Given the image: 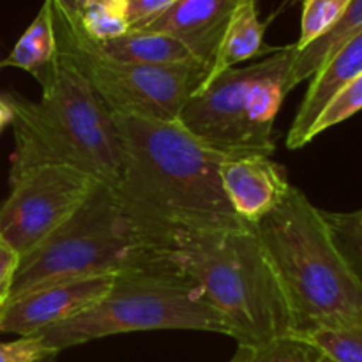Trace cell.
<instances>
[{"instance_id":"cell-8","label":"cell","mask_w":362,"mask_h":362,"mask_svg":"<svg viewBox=\"0 0 362 362\" xmlns=\"http://www.w3.org/2000/svg\"><path fill=\"white\" fill-rule=\"evenodd\" d=\"M53 25L59 46L73 57L110 113L179 122L187 99L207 76V69L198 66H141L103 57L83 32H71L55 9Z\"/></svg>"},{"instance_id":"cell-4","label":"cell","mask_w":362,"mask_h":362,"mask_svg":"<svg viewBox=\"0 0 362 362\" xmlns=\"http://www.w3.org/2000/svg\"><path fill=\"white\" fill-rule=\"evenodd\" d=\"M292 317V334L324 327H362V283L349 265L324 218L303 191L255 223Z\"/></svg>"},{"instance_id":"cell-25","label":"cell","mask_w":362,"mask_h":362,"mask_svg":"<svg viewBox=\"0 0 362 362\" xmlns=\"http://www.w3.org/2000/svg\"><path fill=\"white\" fill-rule=\"evenodd\" d=\"M20 265V255L0 240V310L9 299L14 274Z\"/></svg>"},{"instance_id":"cell-31","label":"cell","mask_w":362,"mask_h":362,"mask_svg":"<svg viewBox=\"0 0 362 362\" xmlns=\"http://www.w3.org/2000/svg\"><path fill=\"white\" fill-rule=\"evenodd\" d=\"M45 362H57L55 359H48V361H45Z\"/></svg>"},{"instance_id":"cell-18","label":"cell","mask_w":362,"mask_h":362,"mask_svg":"<svg viewBox=\"0 0 362 362\" xmlns=\"http://www.w3.org/2000/svg\"><path fill=\"white\" fill-rule=\"evenodd\" d=\"M81 32L95 42L115 39L131 30L127 0H85Z\"/></svg>"},{"instance_id":"cell-15","label":"cell","mask_w":362,"mask_h":362,"mask_svg":"<svg viewBox=\"0 0 362 362\" xmlns=\"http://www.w3.org/2000/svg\"><path fill=\"white\" fill-rule=\"evenodd\" d=\"M265 25L258 18L257 0H240L239 7L232 14L228 27L223 34L214 60L207 71L205 81H211L223 71L237 67V64L269 52L264 48Z\"/></svg>"},{"instance_id":"cell-32","label":"cell","mask_w":362,"mask_h":362,"mask_svg":"<svg viewBox=\"0 0 362 362\" xmlns=\"http://www.w3.org/2000/svg\"><path fill=\"white\" fill-rule=\"evenodd\" d=\"M0 313H2V310H0Z\"/></svg>"},{"instance_id":"cell-10","label":"cell","mask_w":362,"mask_h":362,"mask_svg":"<svg viewBox=\"0 0 362 362\" xmlns=\"http://www.w3.org/2000/svg\"><path fill=\"white\" fill-rule=\"evenodd\" d=\"M113 281L115 276L71 279L7 300L0 313V332L30 336L55 327L98 304Z\"/></svg>"},{"instance_id":"cell-6","label":"cell","mask_w":362,"mask_h":362,"mask_svg":"<svg viewBox=\"0 0 362 362\" xmlns=\"http://www.w3.org/2000/svg\"><path fill=\"white\" fill-rule=\"evenodd\" d=\"M159 329L226 334L223 320L202 290L163 264L117 274L110 292L98 304L37 334L59 354L106 336Z\"/></svg>"},{"instance_id":"cell-29","label":"cell","mask_w":362,"mask_h":362,"mask_svg":"<svg viewBox=\"0 0 362 362\" xmlns=\"http://www.w3.org/2000/svg\"><path fill=\"white\" fill-rule=\"evenodd\" d=\"M349 214H350V218L354 219V223H357V225L362 226V209L357 212H349Z\"/></svg>"},{"instance_id":"cell-5","label":"cell","mask_w":362,"mask_h":362,"mask_svg":"<svg viewBox=\"0 0 362 362\" xmlns=\"http://www.w3.org/2000/svg\"><path fill=\"white\" fill-rule=\"evenodd\" d=\"M159 267L115 187L98 184L83 205L46 240L20 258L9 299L71 279Z\"/></svg>"},{"instance_id":"cell-21","label":"cell","mask_w":362,"mask_h":362,"mask_svg":"<svg viewBox=\"0 0 362 362\" xmlns=\"http://www.w3.org/2000/svg\"><path fill=\"white\" fill-rule=\"evenodd\" d=\"M350 2L352 0H304L297 52L331 30L349 9Z\"/></svg>"},{"instance_id":"cell-19","label":"cell","mask_w":362,"mask_h":362,"mask_svg":"<svg viewBox=\"0 0 362 362\" xmlns=\"http://www.w3.org/2000/svg\"><path fill=\"white\" fill-rule=\"evenodd\" d=\"M322 354L296 334L281 336L258 345H239L230 362H320Z\"/></svg>"},{"instance_id":"cell-28","label":"cell","mask_w":362,"mask_h":362,"mask_svg":"<svg viewBox=\"0 0 362 362\" xmlns=\"http://www.w3.org/2000/svg\"><path fill=\"white\" fill-rule=\"evenodd\" d=\"M13 108H11L6 94H0V133H2L7 126H13Z\"/></svg>"},{"instance_id":"cell-20","label":"cell","mask_w":362,"mask_h":362,"mask_svg":"<svg viewBox=\"0 0 362 362\" xmlns=\"http://www.w3.org/2000/svg\"><path fill=\"white\" fill-rule=\"evenodd\" d=\"M331 362H362V327H324L300 334Z\"/></svg>"},{"instance_id":"cell-1","label":"cell","mask_w":362,"mask_h":362,"mask_svg":"<svg viewBox=\"0 0 362 362\" xmlns=\"http://www.w3.org/2000/svg\"><path fill=\"white\" fill-rule=\"evenodd\" d=\"M112 117L122 158L115 189L156 257L180 233L247 225L230 207L219 177L233 154L198 140L180 122Z\"/></svg>"},{"instance_id":"cell-17","label":"cell","mask_w":362,"mask_h":362,"mask_svg":"<svg viewBox=\"0 0 362 362\" xmlns=\"http://www.w3.org/2000/svg\"><path fill=\"white\" fill-rule=\"evenodd\" d=\"M362 32V0H352L338 23L325 32L322 37L308 45L306 48L296 49L292 69L288 74V92L308 78H313L320 67L341 48L345 42Z\"/></svg>"},{"instance_id":"cell-12","label":"cell","mask_w":362,"mask_h":362,"mask_svg":"<svg viewBox=\"0 0 362 362\" xmlns=\"http://www.w3.org/2000/svg\"><path fill=\"white\" fill-rule=\"evenodd\" d=\"M239 4L240 0H177L158 16L133 28L180 39L209 71Z\"/></svg>"},{"instance_id":"cell-7","label":"cell","mask_w":362,"mask_h":362,"mask_svg":"<svg viewBox=\"0 0 362 362\" xmlns=\"http://www.w3.org/2000/svg\"><path fill=\"white\" fill-rule=\"evenodd\" d=\"M296 45L246 67L223 71L193 92L179 122L198 140L233 156L276 151L272 129L288 94Z\"/></svg>"},{"instance_id":"cell-9","label":"cell","mask_w":362,"mask_h":362,"mask_svg":"<svg viewBox=\"0 0 362 362\" xmlns=\"http://www.w3.org/2000/svg\"><path fill=\"white\" fill-rule=\"evenodd\" d=\"M9 184V197L0 202V240L23 258L45 244L99 182L69 166H39Z\"/></svg>"},{"instance_id":"cell-2","label":"cell","mask_w":362,"mask_h":362,"mask_svg":"<svg viewBox=\"0 0 362 362\" xmlns=\"http://www.w3.org/2000/svg\"><path fill=\"white\" fill-rule=\"evenodd\" d=\"M158 258L202 290L237 345L293 332L285 292L253 225L180 233Z\"/></svg>"},{"instance_id":"cell-24","label":"cell","mask_w":362,"mask_h":362,"mask_svg":"<svg viewBox=\"0 0 362 362\" xmlns=\"http://www.w3.org/2000/svg\"><path fill=\"white\" fill-rule=\"evenodd\" d=\"M55 356L57 352L39 334L20 336L14 341L0 343V362H45Z\"/></svg>"},{"instance_id":"cell-11","label":"cell","mask_w":362,"mask_h":362,"mask_svg":"<svg viewBox=\"0 0 362 362\" xmlns=\"http://www.w3.org/2000/svg\"><path fill=\"white\" fill-rule=\"evenodd\" d=\"M219 177L230 207L247 225L271 214L292 187L285 166L264 154L232 156L223 163Z\"/></svg>"},{"instance_id":"cell-23","label":"cell","mask_w":362,"mask_h":362,"mask_svg":"<svg viewBox=\"0 0 362 362\" xmlns=\"http://www.w3.org/2000/svg\"><path fill=\"white\" fill-rule=\"evenodd\" d=\"M324 212V218L331 228L332 239L339 253L345 257L352 271L362 283V226L354 223L350 214L343 212Z\"/></svg>"},{"instance_id":"cell-22","label":"cell","mask_w":362,"mask_h":362,"mask_svg":"<svg viewBox=\"0 0 362 362\" xmlns=\"http://www.w3.org/2000/svg\"><path fill=\"white\" fill-rule=\"evenodd\" d=\"M362 110V74L350 81L349 85L341 88L334 98L329 101V105L322 110L318 119L315 120L313 127L308 134V144L313 141L320 133L327 131L329 127L338 126L343 120L350 119Z\"/></svg>"},{"instance_id":"cell-26","label":"cell","mask_w":362,"mask_h":362,"mask_svg":"<svg viewBox=\"0 0 362 362\" xmlns=\"http://www.w3.org/2000/svg\"><path fill=\"white\" fill-rule=\"evenodd\" d=\"M173 2H177V0H127L131 28L158 16L159 13L168 9Z\"/></svg>"},{"instance_id":"cell-30","label":"cell","mask_w":362,"mask_h":362,"mask_svg":"<svg viewBox=\"0 0 362 362\" xmlns=\"http://www.w3.org/2000/svg\"><path fill=\"white\" fill-rule=\"evenodd\" d=\"M320 362H331V361H329V359H325V357L322 356V361H320Z\"/></svg>"},{"instance_id":"cell-14","label":"cell","mask_w":362,"mask_h":362,"mask_svg":"<svg viewBox=\"0 0 362 362\" xmlns=\"http://www.w3.org/2000/svg\"><path fill=\"white\" fill-rule=\"evenodd\" d=\"M88 42L95 52L101 53L103 57L117 60V62L161 67L198 66L207 69L180 39L163 34V32L131 28L120 37L110 39L105 42H95L88 39Z\"/></svg>"},{"instance_id":"cell-27","label":"cell","mask_w":362,"mask_h":362,"mask_svg":"<svg viewBox=\"0 0 362 362\" xmlns=\"http://www.w3.org/2000/svg\"><path fill=\"white\" fill-rule=\"evenodd\" d=\"M53 9L64 20L71 32L80 34L81 32V9H83L85 0H52Z\"/></svg>"},{"instance_id":"cell-16","label":"cell","mask_w":362,"mask_h":362,"mask_svg":"<svg viewBox=\"0 0 362 362\" xmlns=\"http://www.w3.org/2000/svg\"><path fill=\"white\" fill-rule=\"evenodd\" d=\"M57 32L53 25L52 0H45L41 11L32 21L30 27L23 32L9 57L0 62V66L18 67L30 73L45 87L52 78L57 62Z\"/></svg>"},{"instance_id":"cell-13","label":"cell","mask_w":362,"mask_h":362,"mask_svg":"<svg viewBox=\"0 0 362 362\" xmlns=\"http://www.w3.org/2000/svg\"><path fill=\"white\" fill-rule=\"evenodd\" d=\"M359 74H362V32L345 42L313 76L303 105L290 126L286 147L300 148L308 145V134L322 110Z\"/></svg>"},{"instance_id":"cell-3","label":"cell","mask_w":362,"mask_h":362,"mask_svg":"<svg viewBox=\"0 0 362 362\" xmlns=\"http://www.w3.org/2000/svg\"><path fill=\"white\" fill-rule=\"evenodd\" d=\"M6 98L16 140L9 180L39 166H69L99 184L119 186L122 158L112 113L62 46L39 101L20 94Z\"/></svg>"}]
</instances>
